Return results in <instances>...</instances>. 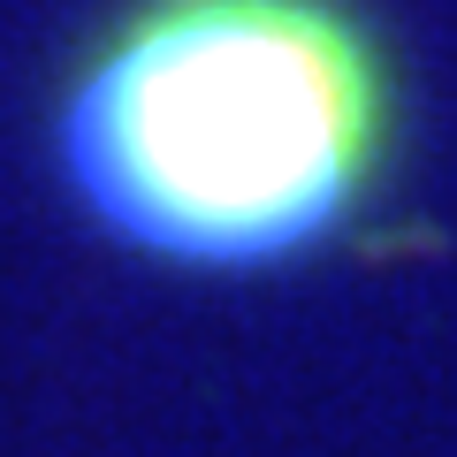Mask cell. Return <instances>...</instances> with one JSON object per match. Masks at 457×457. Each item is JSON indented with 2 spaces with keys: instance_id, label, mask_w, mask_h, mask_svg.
Returning <instances> with one entry per match:
<instances>
[{
  "instance_id": "6da1fadb",
  "label": "cell",
  "mask_w": 457,
  "mask_h": 457,
  "mask_svg": "<svg viewBox=\"0 0 457 457\" xmlns=\"http://www.w3.org/2000/svg\"><path fill=\"white\" fill-rule=\"evenodd\" d=\"M99 237L168 275L336 252L396 168V62L359 0H122L54 99Z\"/></svg>"
}]
</instances>
